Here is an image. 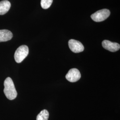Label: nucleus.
Listing matches in <instances>:
<instances>
[{
	"instance_id": "1",
	"label": "nucleus",
	"mask_w": 120,
	"mask_h": 120,
	"mask_svg": "<svg viewBox=\"0 0 120 120\" xmlns=\"http://www.w3.org/2000/svg\"><path fill=\"white\" fill-rule=\"evenodd\" d=\"M4 93L6 97L10 100L16 98L17 93L12 79L10 77H7L4 81Z\"/></svg>"
},
{
	"instance_id": "2",
	"label": "nucleus",
	"mask_w": 120,
	"mask_h": 120,
	"mask_svg": "<svg viewBox=\"0 0 120 120\" xmlns=\"http://www.w3.org/2000/svg\"><path fill=\"white\" fill-rule=\"evenodd\" d=\"M29 52V48L26 45H22L18 48L14 53V59L16 62L20 63L28 56Z\"/></svg>"
},
{
	"instance_id": "3",
	"label": "nucleus",
	"mask_w": 120,
	"mask_h": 120,
	"mask_svg": "<svg viewBox=\"0 0 120 120\" xmlns=\"http://www.w3.org/2000/svg\"><path fill=\"white\" fill-rule=\"evenodd\" d=\"M110 14V11L107 9H103L98 10L91 15L92 19L95 22H103L106 20Z\"/></svg>"
},
{
	"instance_id": "4",
	"label": "nucleus",
	"mask_w": 120,
	"mask_h": 120,
	"mask_svg": "<svg viewBox=\"0 0 120 120\" xmlns=\"http://www.w3.org/2000/svg\"><path fill=\"white\" fill-rule=\"evenodd\" d=\"M70 50L74 53H79L84 51V47L81 42L74 39L70 40L68 42Z\"/></svg>"
},
{
	"instance_id": "5",
	"label": "nucleus",
	"mask_w": 120,
	"mask_h": 120,
	"mask_svg": "<svg viewBox=\"0 0 120 120\" xmlns=\"http://www.w3.org/2000/svg\"><path fill=\"white\" fill-rule=\"evenodd\" d=\"M66 79L71 82H77L81 77V74L78 69L75 68L70 69L65 76Z\"/></svg>"
},
{
	"instance_id": "6",
	"label": "nucleus",
	"mask_w": 120,
	"mask_h": 120,
	"mask_svg": "<svg viewBox=\"0 0 120 120\" xmlns=\"http://www.w3.org/2000/svg\"><path fill=\"white\" fill-rule=\"evenodd\" d=\"M102 45L104 49L112 52H115L120 49V45L118 43L112 42L108 40L103 41Z\"/></svg>"
},
{
	"instance_id": "7",
	"label": "nucleus",
	"mask_w": 120,
	"mask_h": 120,
	"mask_svg": "<svg viewBox=\"0 0 120 120\" xmlns=\"http://www.w3.org/2000/svg\"><path fill=\"white\" fill-rule=\"evenodd\" d=\"M12 33L7 30H0V42L10 40L13 38Z\"/></svg>"
},
{
	"instance_id": "8",
	"label": "nucleus",
	"mask_w": 120,
	"mask_h": 120,
	"mask_svg": "<svg viewBox=\"0 0 120 120\" xmlns=\"http://www.w3.org/2000/svg\"><path fill=\"white\" fill-rule=\"evenodd\" d=\"M11 7V3L7 0L0 1V15H4L9 11Z\"/></svg>"
},
{
	"instance_id": "9",
	"label": "nucleus",
	"mask_w": 120,
	"mask_h": 120,
	"mask_svg": "<svg viewBox=\"0 0 120 120\" xmlns=\"http://www.w3.org/2000/svg\"><path fill=\"white\" fill-rule=\"evenodd\" d=\"M49 112L46 109H44L37 116L36 120H48Z\"/></svg>"
},
{
	"instance_id": "10",
	"label": "nucleus",
	"mask_w": 120,
	"mask_h": 120,
	"mask_svg": "<svg viewBox=\"0 0 120 120\" xmlns=\"http://www.w3.org/2000/svg\"><path fill=\"white\" fill-rule=\"evenodd\" d=\"M53 0H41V4L43 9L49 8L52 3Z\"/></svg>"
}]
</instances>
